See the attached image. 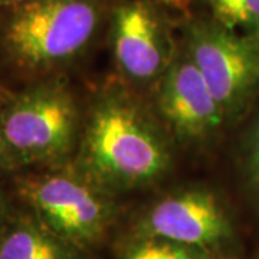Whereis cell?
Wrapping results in <instances>:
<instances>
[{"label":"cell","mask_w":259,"mask_h":259,"mask_svg":"<svg viewBox=\"0 0 259 259\" xmlns=\"http://www.w3.org/2000/svg\"><path fill=\"white\" fill-rule=\"evenodd\" d=\"M16 166H19V163L16 161L13 153L10 151L9 146L5 140V136L2 133V127H0V168L6 170V168H13Z\"/></svg>","instance_id":"obj_13"},{"label":"cell","mask_w":259,"mask_h":259,"mask_svg":"<svg viewBox=\"0 0 259 259\" xmlns=\"http://www.w3.org/2000/svg\"><path fill=\"white\" fill-rule=\"evenodd\" d=\"M245 173L252 193L259 202V122L250 133L245 153Z\"/></svg>","instance_id":"obj_12"},{"label":"cell","mask_w":259,"mask_h":259,"mask_svg":"<svg viewBox=\"0 0 259 259\" xmlns=\"http://www.w3.org/2000/svg\"><path fill=\"white\" fill-rule=\"evenodd\" d=\"M69 248L44 223L28 219L0 235V259H72Z\"/></svg>","instance_id":"obj_9"},{"label":"cell","mask_w":259,"mask_h":259,"mask_svg":"<svg viewBox=\"0 0 259 259\" xmlns=\"http://www.w3.org/2000/svg\"><path fill=\"white\" fill-rule=\"evenodd\" d=\"M5 216H6V202H5V194H3V190L0 187V226L5 221Z\"/></svg>","instance_id":"obj_15"},{"label":"cell","mask_w":259,"mask_h":259,"mask_svg":"<svg viewBox=\"0 0 259 259\" xmlns=\"http://www.w3.org/2000/svg\"><path fill=\"white\" fill-rule=\"evenodd\" d=\"M163 5L176 10H186L193 5L196 0H160Z\"/></svg>","instance_id":"obj_14"},{"label":"cell","mask_w":259,"mask_h":259,"mask_svg":"<svg viewBox=\"0 0 259 259\" xmlns=\"http://www.w3.org/2000/svg\"><path fill=\"white\" fill-rule=\"evenodd\" d=\"M23 2H29V0H0V8H9L13 5H19Z\"/></svg>","instance_id":"obj_16"},{"label":"cell","mask_w":259,"mask_h":259,"mask_svg":"<svg viewBox=\"0 0 259 259\" xmlns=\"http://www.w3.org/2000/svg\"><path fill=\"white\" fill-rule=\"evenodd\" d=\"M98 22L97 0H29L8 8L0 45L19 69L49 71L79 55Z\"/></svg>","instance_id":"obj_2"},{"label":"cell","mask_w":259,"mask_h":259,"mask_svg":"<svg viewBox=\"0 0 259 259\" xmlns=\"http://www.w3.org/2000/svg\"><path fill=\"white\" fill-rule=\"evenodd\" d=\"M111 44L120 71L136 82L161 78L175 58L166 30L146 0H131L114 10Z\"/></svg>","instance_id":"obj_8"},{"label":"cell","mask_w":259,"mask_h":259,"mask_svg":"<svg viewBox=\"0 0 259 259\" xmlns=\"http://www.w3.org/2000/svg\"><path fill=\"white\" fill-rule=\"evenodd\" d=\"M137 236L218 253L231 245L235 233L221 200L209 190L192 189L158 200L141 218Z\"/></svg>","instance_id":"obj_6"},{"label":"cell","mask_w":259,"mask_h":259,"mask_svg":"<svg viewBox=\"0 0 259 259\" xmlns=\"http://www.w3.org/2000/svg\"><path fill=\"white\" fill-rule=\"evenodd\" d=\"M185 49L226 121L241 117L259 95V37L199 20L187 26Z\"/></svg>","instance_id":"obj_4"},{"label":"cell","mask_w":259,"mask_h":259,"mask_svg":"<svg viewBox=\"0 0 259 259\" xmlns=\"http://www.w3.org/2000/svg\"><path fill=\"white\" fill-rule=\"evenodd\" d=\"M120 259H219L216 253L175 242L136 236L121 249Z\"/></svg>","instance_id":"obj_10"},{"label":"cell","mask_w":259,"mask_h":259,"mask_svg":"<svg viewBox=\"0 0 259 259\" xmlns=\"http://www.w3.org/2000/svg\"><path fill=\"white\" fill-rule=\"evenodd\" d=\"M214 22L242 35L259 37V0H209Z\"/></svg>","instance_id":"obj_11"},{"label":"cell","mask_w":259,"mask_h":259,"mask_svg":"<svg viewBox=\"0 0 259 259\" xmlns=\"http://www.w3.org/2000/svg\"><path fill=\"white\" fill-rule=\"evenodd\" d=\"M19 192L40 222L69 246L97 243L114 216L108 192L79 170L30 177Z\"/></svg>","instance_id":"obj_5"},{"label":"cell","mask_w":259,"mask_h":259,"mask_svg":"<svg viewBox=\"0 0 259 259\" xmlns=\"http://www.w3.org/2000/svg\"><path fill=\"white\" fill-rule=\"evenodd\" d=\"M0 127L19 164L58 163L78 141L79 115L64 83L45 81L16 95L3 108Z\"/></svg>","instance_id":"obj_3"},{"label":"cell","mask_w":259,"mask_h":259,"mask_svg":"<svg viewBox=\"0 0 259 259\" xmlns=\"http://www.w3.org/2000/svg\"><path fill=\"white\" fill-rule=\"evenodd\" d=\"M171 166L163 128L120 87L95 100L79 137L78 170L107 192L154 185Z\"/></svg>","instance_id":"obj_1"},{"label":"cell","mask_w":259,"mask_h":259,"mask_svg":"<svg viewBox=\"0 0 259 259\" xmlns=\"http://www.w3.org/2000/svg\"><path fill=\"white\" fill-rule=\"evenodd\" d=\"M157 108L167 125L185 141L209 139L226 121L186 49L173 58L161 76Z\"/></svg>","instance_id":"obj_7"}]
</instances>
